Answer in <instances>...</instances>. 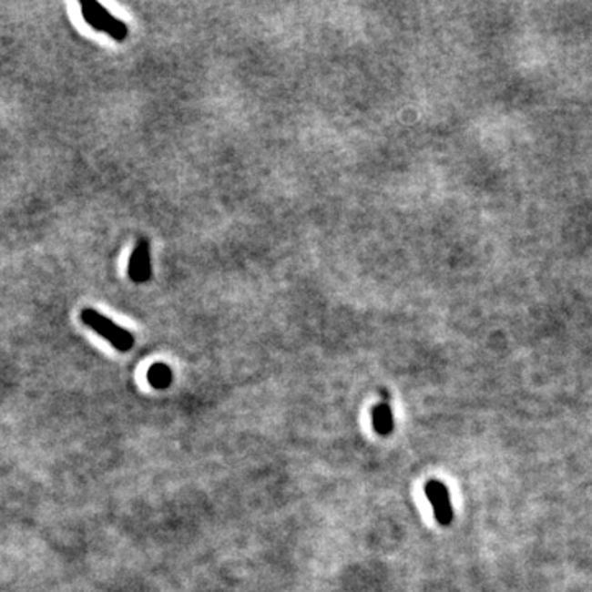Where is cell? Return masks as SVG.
Returning <instances> with one entry per match:
<instances>
[{"label":"cell","instance_id":"cell-1","mask_svg":"<svg viewBox=\"0 0 592 592\" xmlns=\"http://www.w3.org/2000/svg\"><path fill=\"white\" fill-rule=\"evenodd\" d=\"M81 322L94 332H97L101 338L107 339L118 352H128L136 344L134 334L120 328L116 322H110L109 318H106L104 314L96 311L93 308H86L81 311Z\"/></svg>","mask_w":592,"mask_h":592},{"label":"cell","instance_id":"cell-2","mask_svg":"<svg viewBox=\"0 0 592 592\" xmlns=\"http://www.w3.org/2000/svg\"><path fill=\"white\" fill-rule=\"evenodd\" d=\"M81 14L86 24L93 26L94 30L107 34L116 42H124L128 38V28L122 20L114 17L109 10L104 9L97 2H83L81 4Z\"/></svg>","mask_w":592,"mask_h":592},{"label":"cell","instance_id":"cell-3","mask_svg":"<svg viewBox=\"0 0 592 592\" xmlns=\"http://www.w3.org/2000/svg\"><path fill=\"white\" fill-rule=\"evenodd\" d=\"M424 492L426 497L432 504L433 512H434V518L438 520V524L446 525L453 522V505H451V497H449L448 489L444 484L440 481H430L424 485Z\"/></svg>","mask_w":592,"mask_h":592},{"label":"cell","instance_id":"cell-4","mask_svg":"<svg viewBox=\"0 0 592 592\" xmlns=\"http://www.w3.org/2000/svg\"><path fill=\"white\" fill-rule=\"evenodd\" d=\"M152 277L150 246L147 240H138L128 260V279L134 283H145Z\"/></svg>","mask_w":592,"mask_h":592},{"label":"cell","instance_id":"cell-5","mask_svg":"<svg viewBox=\"0 0 592 592\" xmlns=\"http://www.w3.org/2000/svg\"><path fill=\"white\" fill-rule=\"evenodd\" d=\"M373 430L381 436H389L393 432V416L389 403H379L373 412Z\"/></svg>","mask_w":592,"mask_h":592},{"label":"cell","instance_id":"cell-6","mask_svg":"<svg viewBox=\"0 0 592 592\" xmlns=\"http://www.w3.org/2000/svg\"><path fill=\"white\" fill-rule=\"evenodd\" d=\"M147 377L153 389L167 390L173 382V373L167 364H153Z\"/></svg>","mask_w":592,"mask_h":592}]
</instances>
